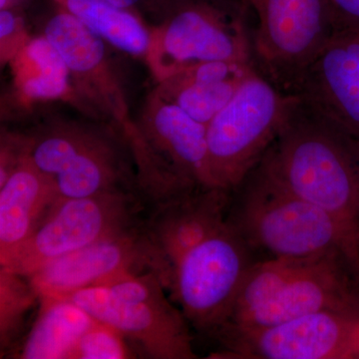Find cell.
Here are the masks:
<instances>
[{
  "label": "cell",
  "mask_w": 359,
  "mask_h": 359,
  "mask_svg": "<svg viewBox=\"0 0 359 359\" xmlns=\"http://www.w3.org/2000/svg\"><path fill=\"white\" fill-rule=\"evenodd\" d=\"M359 314V280L341 254L271 257L250 266L216 337L275 327L318 311Z\"/></svg>",
  "instance_id": "1"
},
{
  "label": "cell",
  "mask_w": 359,
  "mask_h": 359,
  "mask_svg": "<svg viewBox=\"0 0 359 359\" xmlns=\"http://www.w3.org/2000/svg\"><path fill=\"white\" fill-rule=\"evenodd\" d=\"M257 167L359 233V145L299 100Z\"/></svg>",
  "instance_id": "2"
},
{
  "label": "cell",
  "mask_w": 359,
  "mask_h": 359,
  "mask_svg": "<svg viewBox=\"0 0 359 359\" xmlns=\"http://www.w3.org/2000/svg\"><path fill=\"white\" fill-rule=\"evenodd\" d=\"M228 219L250 250L271 257L337 252L359 280V233L332 214L297 197L256 167L236 189Z\"/></svg>",
  "instance_id": "3"
},
{
  "label": "cell",
  "mask_w": 359,
  "mask_h": 359,
  "mask_svg": "<svg viewBox=\"0 0 359 359\" xmlns=\"http://www.w3.org/2000/svg\"><path fill=\"white\" fill-rule=\"evenodd\" d=\"M154 271L127 273L65 297L154 359H195L188 320Z\"/></svg>",
  "instance_id": "4"
},
{
  "label": "cell",
  "mask_w": 359,
  "mask_h": 359,
  "mask_svg": "<svg viewBox=\"0 0 359 359\" xmlns=\"http://www.w3.org/2000/svg\"><path fill=\"white\" fill-rule=\"evenodd\" d=\"M299 99L256 70L208 124L215 187L233 192L263 159Z\"/></svg>",
  "instance_id": "5"
},
{
  "label": "cell",
  "mask_w": 359,
  "mask_h": 359,
  "mask_svg": "<svg viewBox=\"0 0 359 359\" xmlns=\"http://www.w3.org/2000/svg\"><path fill=\"white\" fill-rule=\"evenodd\" d=\"M245 2L172 0L157 26L146 62L157 82L195 65L215 60L252 61L245 27Z\"/></svg>",
  "instance_id": "6"
},
{
  "label": "cell",
  "mask_w": 359,
  "mask_h": 359,
  "mask_svg": "<svg viewBox=\"0 0 359 359\" xmlns=\"http://www.w3.org/2000/svg\"><path fill=\"white\" fill-rule=\"evenodd\" d=\"M250 252L226 217L170 266L165 287L196 330L215 334L223 325L254 264Z\"/></svg>",
  "instance_id": "7"
},
{
  "label": "cell",
  "mask_w": 359,
  "mask_h": 359,
  "mask_svg": "<svg viewBox=\"0 0 359 359\" xmlns=\"http://www.w3.org/2000/svg\"><path fill=\"white\" fill-rule=\"evenodd\" d=\"M147 211L145 198L134 192L58 198L32 237L1 269L30 276L58 257L138 228Z\"/></svg>",
  "instance_id": "8"
},
{
  "label": "cell",
  "mask_w": 359,
  "mask_h": 359,
  "mask_svg": "<svg viewBox=\"0 0 359 359\" xmlns=\"http://www.w3.org/2000/svg\"><path fill=\"white\" fill-rule=\"evenodd\" d=\"M30 144L28 158L51 180L58 198L114 192L142 195L138 175L108 135L63 123L32 136Z\"/></svg>",
  "instance_id": "9"
},
{
  "label": "cell",
  "mask_w": 359,
  "mask_h": 359,
  "mask_svg": "<svg viewBox=\"0 0 359 359\" xmlns=\"http://www.w3.org/2000/svg\"><path fill=\"white\" fill-rule=\"evenodd\" d=\"M257 16L252 52L289 93L337 29L327 0H247Z\"/></svg>",
  "instance_id": "10"
},
{
  "label": "cell",
  "mask_w": 359,
  "mask_h": 359,
  "mask_svg": "<svg viewBox=\"0 0 359 359\" xmlns=\"http://www.w3.org/2000/svg\"><path fill=\"white\" fill-rule=\"evenodd\" d=\"M226 359H359V314L323 311L275 327L217 337Z\"/></svg>",
  "instance_id": "11"
},
{
  "label": "cell",
  "mask_w": 359,
  "mask_h": 359,
  "mask_svg": "<svg viewBox=\"0 0 359 359\" xmlns=\"http://www.w3.org/2000/svg\"><path fill=\"white\" fill-rule=\"evenodd\" d=\"M147 271L158 276L157 257L143 224L58 257L26 278L41 299L65 297L127 273Z\"/></svg>",
  "instance_id": "12"
},
{
  "label": "cell",
  "mask_w": 359,
  "mask_h": 359,
  "mask_svg": "<svg viewBox=\"0 0 359 359\" xmlns=\"http://www.w3.org/2000/svg\"><path fill=\"white\" fill-rule=\"evenodd\" d=\"M289 93L359 145V33H335Z\"/></svg>",
  "instance_id": "13"
},
{
  "label": "cell",
  "mask_w": 359,
  "mask_h": 359,
  "mask_svg": "<svg viewBox=\"0 0 359 359\" xmlns=\"http://www.w3.org/2000/svg\"><path fill=\"white\" fill-rule=\"evenodd\" d=\"M43 35L65 59L75 87L121 127L125 138L131 136L136 124L108 60L107 43L62 6L47 21Z\"/></svg>",
  "instance_id": "14"
},
{
  "label": "cell",
  "mask_w": 359,
  "mask_h": 359,
  "mask_svg": "<svg viewBox=\"0 0 359 359\" xmlns=\"http://www.w3.org/2000/svg\"><path fill=\"white\" fill-rule=\"evenodd\" d=\"M255 70L254 62L208 61L165 78L155 92L208 126Z\"/></svg>",
  "instance_id": "15"
},
{
  "label": "cell",
  "mask_w": 359,
  "mask_h": 359,
  "mask_svg": "<svg viewBox=\"0 0 359 359\" xmlns=\"http://www.w3.org/2000/svg\"><path fill=\"white\" fill-rule=\"evenodd\" d=\"M57 199L51 180L26 154L0 184V266L25 245Z\"/></svg>",
  "instance_id": "16"
},
{
  "label": "cell",
  "mask_w": 359,
  "mask_h": 359,
  "mask_svg": "<svg viewBox=\"0 0 359 359\" xmlns=\"http://www.w3.org/2000/svg\"><path fill=\"white\" fill-rule=\"evenodd\" d=\"M9 63L14 87L26 104L70 100L76 96L65 59L43 34L28 40Z\"/></svg>",
  "instance_id": "17"
},
{
  "label": "cell",
  "mask_w": 359,
  "mask_h": 359,
  "mask_svg": "<svg viewBox=\"0 0 359 359\" xmlns=\"http://www.w3.org/2000/svg\"><path fill=\"white\" fill-rule=\"evenodd\" d=\"M39 302V316L18 358L71 359L82 335L97 320L67 297H45Z\"/></svg>",
  "instance_id": "18"
},
{
  "label": "cell",
  "mask_w": 359,
  "mask_h": 359,
  "mask_svg": "<svg viewBox=\"0 0 359 359\" xmlns=\"http://www.w3.org/2000/svg\"><path fill=\"white\" fill-rule=\"evenodd\" d=\"M61 6L106 43L146 61L152 29L140 14L116 6L108 0H65Z\"/></svg>",
  "instance_id": "19"
},
{
  "label": "cell",
  "mask_w": 359,
  "mask_h": 359,
  "mask_svg": "<svg viewBox=\"0 0 359 359\" xmlns=\"http://www.w3.org/2000/svg\"><path fill=\"white\" fill-rule=\"evenodd\" d=\"M39 299L32 283L25 276L0 268V341L8 348L20 334L28 311Z\"/></svg>",
  "instance_id": "20"
},
{
  "label": "cell",
  "mask_w": 359,
  "mask_h": 359,
  "mask_svg": "<svg viewBox=\"0 0 359 359\" xmlns=\"http://www.w3.org/2000/svg\"><path fill=\"white\" fill-rule=\"evenodd\" d=\"M128 340L109 325L96 321L78 341L71 359L134 358Z\"/></svg>",
  "instance_id": "21"
},
{
  "label": "cell",
  "mask_w": 359,
  "mask_h": 359,
  "mask_svg": "<svg viewBox=\"0 0 359 359\" xmlns=\"http://www.w3.org/2000/svg\"><path fill=\"white\" fill-rule=\"evenodd\" d=\"M30 37L26 34L25 20L18 8L0 9V56L9 63Z\"/></svg>",
  "instance_id": "22"
},
{
  "label": "cell",
  "mask_w": 359,
  "mask_h": 359,
  "mask_svg": "<svg viewBox=\"0 0 359 359\" xmlns=\"http://www.w3.org/2000/svg\"><path fill=\"white\" fill-rule=\"evenodd\" d=\"M337 32L359 33V0H327Z\"/></svg>",
  "instance_id": "23"
},
{
  "label": "cell",
  "mask_w": 359,
  "mask_h": 359,
  "mask_svg": "<svg viewBox=\"0 0 359 359\" xmlns=\"http://www.w3.org/2000/svg\"><path fill=\"white\" fill-rule=\"evenodd\" d=\"M121 8L128 9L138 14H152L159 20L172 0H108Z\"/></svg>",
  "instance_id": "24"
},
{
  "label": "cell",
  "mask_w": 359,
  "mask_h": 359,
  "mask_svg": "<svg viewBox=\"0 0 359 359\" xmlns=\"http://www.w3.org/2000/svg\"><path fill=\"white\" fill-rule=\"evenodd\" d=\"M21 0H0V9L18 8Z\"/></svg>",
  "instance_id": "25"
},
{
  "label": "cell",
  "mask_w": 359,
  "mask_h": 359,
  "mask_svg": "<svg viewBox=\"0 0 359 359\" xmlns=\"http://www.w3.org/2000/svg\"><path fill=\"white\" fill-rule=\"evenodd\" d=\"M54 1L57 2L59 6H62L63 2H65V0H54Z\"/></svg>",
  "instance_id": "26"
}]
</instances>
